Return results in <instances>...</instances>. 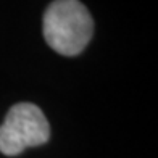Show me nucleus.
Returning <instances> with one entry per match:
<instances>
[{
    "mask_svg": "<svg viewBox=\"0 0 158 158\" xmlns=\"http://www.w3.org/2000/svg\"><path fill=\"white\" fill-rule=\"evenodd\" d=\"M94 34V21L79 0H55L44 15V37L55 52L79 55Z\"/></svg>",
    "mask_w": 158,
    "mask_h": 158,
    "instance_id": "obj_1",
    "label": "nucleus"
},
{
    "mask_svg": "<svg viewBox=\"0 0 158 158\" xmlns=\"http://www.w3.org/2000/svg\"><path fill=\"white\" fill-rule=\"evenodd\" d=\"M50 139V126L42 110L34 103H16L0 124V152L19 155L29 147L44 145Z\"/></svg>",
    "mask_w": 158,
    "mask_h": 158,
    "instance_id": "obj_2",
    "label": "nucleus"
}]
</instances>
